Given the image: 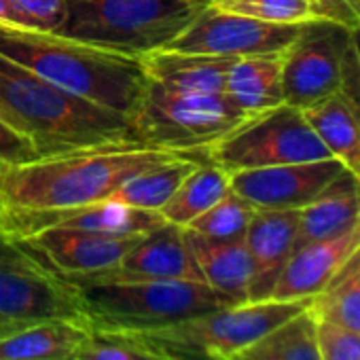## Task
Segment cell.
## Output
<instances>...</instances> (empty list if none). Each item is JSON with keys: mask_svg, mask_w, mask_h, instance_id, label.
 <instances>
[{"mask_svg": "<svg viewBox=\"0 0 360 360\" xmlns=\"http://www.w3.org/2000/svg\"><path fill=\"white\" fill-rule=\"evenodd\" d=\"M56 320L91 328L79 288L24 242L0 231V337Z\"/></svg>", "mask_w": 360, "mask_h": 360, "instance_id": "52a82bcc", "label": "cell"}, {"mask_svg": "<svg viewBox=\"0 0 360 360\" xmlns=\"http://www.w3.org/2000/svg\"><path fill=\"white\" fill-rule=\"evenodd\" d=\"M159 212L138 210L112 200L89 206L60 208V210H5L0 208V231L24 240L49 227L83 229L110 236H144L163 225Z\"/></svg>", "mask_w": 360, "mask_h": 360, "instance_id": "4fadbf2b", "label": "cell"}, {"mask_svg": "<svg viewBox=\"0 0 360 360\" xmlns=\"http://www.w3.org/2000/svg\"><path fill=\"white\" fill-rule=\"evenodd\" d=\"M37 159L41 157L34 144L22 131H18L9 121L0 117V172L7 167L32 163Z\"/></svg>", "mask_w": 360, "mask_h": 360, "instance_id": "1f68e13d", "label": "cell"}, {"mask_svg": "<svg viewBox=\"0 0 360 360\" xmlns=\"http://www.w3.org/2000/svg\"><path fill=\"white\" fill-rule=\"evenodd\" d=\"M345 3H347V5L352 7V11L360 18V0H345Z\"/></svg>", "mask_w": 360, "mask_h": 360, "instance_id": "e575fe53", "label": "cell"}, {"mask_svg": "<svg viewBox=\"0 0 360 360\" xmlns=\"http://www.w3.org/2000/svg\"><path fill=\"white\" fill-rule=\"evenodd\" d=\"M345 169L335 159L286 163L274 167L242 169L229 174L231 191L242 195L257 210H301L311 204Z\"/></svg>", "mask_w": 360, "mask_h": 360, "instance_id": "7c38bea8", "label": "cell"}, {"mask_svg": "<svg viewBox=\"0 0 360 360\" xmlns=\"http://www.w3.org/2000/svg\"><path fill=\"white\" fill-rule=\"evenodd\" d=\"M231 3H236V0H212V5H217V7H225V5H231Z\"/></svg>", "mask_w": 360, "mask_h": 360, "instance_id": "d590c367", "label": "cell"}, {"mask_svg": "<svg viewBox=\"0 0 360 360\" xmlns=\"http://www.w3.org/2000/svg\"><path fill=\"white\" fill-rule=\"evenodd\" d=\"M0 117L34 144L41 159L144 146L127 115L70 94L3 56Z\"/></svg>", "mask_w": 360, "mask_h": 360, "instance_id": "6da1fadb", "label": "cell"}, {"mask_svg": "<svg viewBox=\"0 0 360 360\" xmlns=\"http://www.w3.org/2000/svg\"><path fill=\"white\" fill-rule=\"evenodd\" d=\"M322 360H360V335L316 316Z\"/></svg>", "mask_w": 360, "mask_h": 360, "instance_id": "4dcf8cb0", "label": "cell"}, {"mask_svg": "<svg viewBox=\"0 0 360 360\" xmlns=\"http://www.w3.org/2000/svg\"><path fill=\"white\" fill-rule=\"evenodd\" d=\"M299 210H257L248 231L246 246L252 261V280L248 301H267L295 252Z\"/></svg>", "mask_w": 360, "mask_h": 360, "instance_id": "e0dca14e", "label": "cell"}, {"mask_svg": "<svg viewBox=\"0 0 360 360\" xmlns=\"http://www.w3.org/2000/svg\"><path fill=\"white\" fill-rule=\"evenodd\" d=\"M311 303L314 299L248 301L157 328L106 335L123 339L163 360H231Z\"/></svg>", "mask_w": 360, "mask_h": 360, "instance_id": "277c9868", "label": "cell"}, {"mask_svg": "<svg viewBox=\"0 0 360 360\" xmlns=\"http://www.w3.org/2000/svg\"><path fill=\"white\" fill-rule=\"evenodd\" d=\"M360 246V223L347 229L341 236L309 242L295 248L288 259L271 299L276 301H297V299H316L322 295L343 263Z\"/></svg>", "mask_w": 360, "mask_h": 360, "instance_id": "2e32d148", "label": "cell"}, {"mask_svg": "<svg viewBox=\"0 0 360 360\" xmlns=\"http://www.w3.org/2000/svg\"><path fill=\"white\" fill-rule=\"evenodd\" d=\"M64 276V274H62ZM75 286L94 282H125V280H198L204 282L195 263L185 227L163 223L144 233L121 259V263L104 274L64 276Z\"/></svg>", "mask_w": 360, "mask_h": 360, "instance_id": "5bb4252c", "label": "cell"}, {"mask_svg": "<svg viewBox=\"0 0 360 360\" xmlns=\"http://www.w3.org/2000/svg\"><path fill=\"white\" fill-rule=\"evenodd\" d=\"M225 94L248 115H261L284 104L282 53L240 58L231 64Z\"/></svg>", "mask_w": 360, "mask_h": 360, "instance_id": "44dd1931", "label": "cell"}, {"mask_svg": "<svg viewBox=\"0 0 360 360\" xmlns=\"http://www.w3.org/2000/svg\"><path fill=\"white\" fill-rule=\"evenodd\" d=\"M140 238L49 227L20 242L64 276H94L115 269Z\"/></svg>", "mask_w": 360, "mask_h": 360, "instance_id": "9a60e30c", "label": "cell"}, {"mask_svg": "<svg viewBox=\"0 0 360 360\" xmlns=\"http://www.w3.org/2000/svg\"><path fill=\"white\" fill-rule=\"evenodd\" d=\"M79 360H163L142 347L106 333H91L89 339L75 352Z\"/></svg>", "mask_w": 360, "mask_h": 360, "instance_id": "f546056e", "label": "cell"}, {"mask_svg": "<svg viewBox=\"0 0 360 360\" xmlns=\"http://www.w3.org/2000/svg\"><path fill=\"white\" fill-rule=\"evenodd\" d=\"M212 0H66L58 34L142 58L167 49Z\"/></svg>", "mask_w": 360, "mask_h": 360, "instance_id": "5b68a950", "label": "cell"}, {"mask_svg": "<svg viewBox=\"0 0 360 360\" xmlns=\"http://www.w3.org/2000/svg\"><path fill=\"white\" fill-rule=\"evenodd\" d=\"M303 115L326 150L360 178V115L354 106L341 94H333Z\"/></svg>", "mask_w": 360, "mask_h": 360, "instance_id": "603a6c76", "label": "cell"}, {"mask_svg": "<svg viewBox=\"0 0 360 360\" xmlns=\"http://www.w3.org/2000/svg\"><path fill=\"white\" fill-rule=\"evenodd\" d=\"M150 83L185 94H225L227 75L236 58L161 49L140 58Z\"/></svg>", "mask_w": 360, "mask_h": 360, "instance_id": "ac0fdd59", "label": "cell"}, {"mask_svg": "<svg viewBox=\"0 0 360 360\" xmlns=\"http://www.w3.org/2000/svg\"><path fill=\"white\" fill-rule=\"evenodd\" d=\"M231 191L229 172L204 159L189 172V176L180 183L172 200L159 210L165 223H174L178 227H187L200 214L210 210L217 202H221Z\"/></svg>", "mask_w": 360, "mask_h": 360, "instance_id": "d4e9b609", "label": "cell"}, {"mask_svg": "<svg viewBox=\"0 0 360 360\" xmlns=\"http://www.w3.org/2000/svg\"><path fill=\"white\" fill-rule=\"evenodd\" d=\"M301 24H271L221 7H208L167 49L219 58H252L282 53Z\"/></svg>", "mask_w": 360, "mask_h": 360, "instance_id": "8fae6325", "label": "cell"}, {"mask_svg": "<svg viewBox=\"0 0 360 360\" xmlns=\"http://www.w3.org/2000/svg\"><path fill=\"white\" fill-rule=\"evenodd\" d=\"M311 3L318 7L322 20H330V22L343 24L347 28L360 26V18L352 11V7L345 3V0H311Z\"/></svg>", "mask_w": 360, "mask_h": 360, "instance_id": "d6a6232c", "label": "cell"}, {"mask_svg": "<svg viewBox=\"0 0 360 360\" xmlns=\"http://www.w3.org/2000/svg\"><path fill=\"white\" fill-rule=\"evenodd\" d=\"M231 360H322L311 305L236 354Z\"/></svg>", "mask_w": 360, "mask_h": 360, "instance_id": "484cf974", "label": "cell"}, {"mask_svg": "<svg viewBox=\"0 0 360 360\" xmlns=\"http://www.w3.org/2000/svg\"><path fill=\"white\" fill-rule=\"evenodd\" d=\"M13 24L28 30L60 32L66 22V0H9Z\"/></svg>", "mask_w": 360, "mask_h": 360, "instance_id": "f1b7e54d", "label": "cell"}, {"mask_svg": "<svg viewBox=\"0 0 360 360\" xmlns=\"http://www.w3.org/2000/svg\"><path fill=\"white\" fill-rule=\"evenodd\" d=\"M185 236L204 282L221 295L229 297L233 303H248L252 261L246 240H208L189 229H185Z\"/></svg>", "mask_w": 360, "mask_h": 360, "instance_id": "ffe728a7", "label": "cell"}, {"mask_svg": "<svg viewBox=\"0 0 360 360\" xmlns=\"http://www.w3.org/2000/svg\"><path fill=\"white\" fill-rule=\"evenodd\" d=\"M66 360H79L77 356H70V358H66Z\"/></svg>", "mask_w": 360, "mask_h": 360, "instance_id": "8d00e7d4", "label": "cell"}, {"mask_svg": "<svg viewBox=\"0 0 360 360\" xmlns=\"http://www.w3.org/2000/svg\"><path fill=\"white\" fill-rule=\"evenodd\" d=\"M208 159L206 155H178L169 161L157 163L129 180L112 193V202H119L129 208L138 210H148V212H159L176 193L180 183L189 176L191 169L200 161Z\"/></svg>", "mask_w": 360, "mask_h": 360, "instance_id": "cb8c5ba5", "label": "cell"}, {"mask_svg": "<svg viewBox=\"0 0 360 360\" xmlns=\"http://www.w3.org/2000/svg\"><path fill=\"white\" fill-rule=\"evenodd\" d=\"M221 9L271 24H305L311 20H322L311 0H236Z\"/></svg>", "mask_w": 360, "mask_h": 360, "instance_id": "83f0119b", "label": "cell"}, {"mask_svg": "<svg viewBox=\"0 0 360 360\" xmlns=\"http://www.w3.org/2000/svg\"><path fill=\"white\" fill-rule=\"evenodd\" d=\"M96 333L142 330L238 305L198 280H125L79 284Z\"/></svg>", "mask_w": 360, "mask_h": 360, "instance_id": "8992f818", "label": "cell"}, {"mask_svg": "<svg viewBox=\"0 0 360 360\" xmlns=\"http://www.w3.org/2000/svg\"><path fill=\"white\" fill-rule=\"evenodd\" d=\"M94 330L75 322H41L0 337V360H66Z\"/></svg>", "mask_w": 360, "mask_h": 360, "instance_id": "7402d4cb", "label": "cell"}, {"mask_svg": "<svg viewBox=\"0 0 360 360\" xmlns=\"http://www.w3.org/2000/svg\"><path fill=\"white\" fill-rule=\"evenodd\" d=\"M360 223V178L347 167L305 208L299 210L295 248L345 233Z\"/></svg>", "mask_w": 360, "mask_h": 360, "instance_id": "d6986e66", "label": "cell"}, {"mask_svg": "<svg viewBox=\"0 0 360 360\" xmlns=\"http://www.w3.org/2000/svg\"><path fill=\"white\" fill-rule=\"evenodd\" d=\"M206 157L225 172L305 163L333 157L307 123L303 110L280 104L250 117L214 142Z\"/></svg>", "mask_w": 360, "mask_h": 360, "instance_id": "9c48e42d", "label": "cell"}, {"mask_svg": "<svg viewBox=\"0 0 360 360\" xmlns=\"http://www.w3.org/2000/svg\"><path fill=\"white\" fill-rule=\"evenodd\" d=\"M255 212L257 208L252 204H248L236 191H229L221 202H217L210 210H206L195 221H191L185 229L204 236L208 240H221V242L244 240Z\"/></svg>", "mask_w": 360, "mask_h": 360, "instance_id": "4316f807", "label": "cell"}, {"mask_svg": "<svg viewBox=\"0 0 360 360\" xmlns=\"http://www.w3.org/2000/svg\"><path fill=\"white\" fill-rule=\"evenodd\" d=\"M0 56L129 119L138 115L150 85L140 58L100 49L58 32L0 24Z\"/></svg>", "mask_w": 360, "mask_h": 360, "instance_id": "7a4b0ae2", "label": "cell"}, {"mask_svg": "<svg viewBox=\"0 0 360 360\" xmlns=\"http://www.w3.org/2000/svg\"><path fill=\"white\" fill-rule=\"evenodd\" d=\"M352 41H354V49H356V58H358V68H360V26H356L352 30Z\"/></svg>", "mask_w": 360, "mask_h": 360, "instance_id": "836d02e7", "label": "cell"}, {"mask_svg": "<svg viewBox=\"0 0 360 360\" xmlns=\"http://www.w3.org/2000/svg\"><path fill=\"white\" fill-rule=\"evenodd\" d=\"M176 150L153 146L83 150L45 157L0 172V208L60 210L110 200L131 176L169 161Z\"/></svg>", "mask_w": 360, "mask_h": 360, "instance_id": "3957f363", "label": "cell"}, {"mask_svg": "<svg viewBox=\"0 0 360 360\" xmlns=\"http://www.w3.org/2000/svg\"><path fill=\"white\" fill-rule=\"evenodd\" d=\"M250 117L227 94H185L148 85L134 125L144 146L206 155Z\"/></svg>", "mask_w": 360, "mask_h": 360, "instance_id": "ba28073f", "label": "cell"}, {"mask_svg": "<svg viewBox=\"0 0 360 360\" xmlns=\"http://www.w3.org/2000/svg\"><path fill=\"white\" fill-rule=\"evenodd\" d=\"M352 30L330 20L301 24L297 39L282 51L284 104L305 110L339 91Z\"/></svg>", "mask_w": 360, "mask_h": 360, "instance_id": "30bf717a", "label": "cell"}]
</instances>
